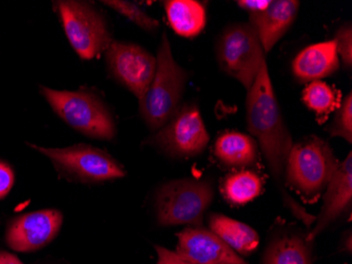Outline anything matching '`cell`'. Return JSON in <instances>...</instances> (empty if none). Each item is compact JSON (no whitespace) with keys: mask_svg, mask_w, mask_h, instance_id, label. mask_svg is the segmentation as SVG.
Instances as JSON below:
<instances>
[{"mask_svg":"<svg viewBox=\"0 0 352 264\" xmlns=\"http://www.w3.org/2000/svg\"><path fill=\"white\" fill-rule=\"evenodd\" d=\"M219 68L249 90L254 83L266 53L255 28L249 21L231 23L221 32L215 45Z\"/></svg>","mask_w":352,"mask_h":264,"instance_id":"obj_4","label":"cell"},{"mask_svg":"<svg viewBox=\"0 0 352 264\" xmlns=\"http://www.w3.org/2000/svg\"><path fill=\"white\" fill-rule=\"evenodd\" d=\"M264 180L258 172L242 170L229 174L221 185V192L233 205H244L263 192Z\"/></svg>","mask_w":352,"mask_h":264,"instance_id":"obj_20","label":"cell"},{"mask_svg":"<svg viewBox=\"0 0 352 264\" xmlns=\"http://www.w3.org/2000/svg\"><path fill=\"white\" fill-rule=\"evenodd\" d=\"M212 181L183 179L164 184L156 194L158 223L164 226H201L204 214L212 203Z\"/></svg>","mask_w":352,"mask_h":264,"instance_id":"obj_5","label":"cell"},{"mask_svg":"<svg viewBox=\"0 0 352 264\" xmlns=\"http://www.w3.org/2000/svg\"><path fill=\"white\" fill-rule=\"evenodd\" d=\"M210 141L199 107L183 105L167 124L155 131L147 142L177 158H193L205 152Z\"/></svg>","mask_w":352,"mask_h":264,"instance_id":"obj_8","label":"cell"},{"mask_svg":"<svg viewBox=\"0 0 352 264\" xmlns=\"http://www.w3.org/2000/svg\"><path fill=\"white\" fill-rule=\"evenodd\" d=\"M302 102L316 113L318 122L324 123L330 113L339 108L341 94L325 81H311L302 92Z\"/></svg>","mask_w":352,"mask_h":264,"instance_id":"obj_21","label":"cell"},{"mask_svg":"<svg viewBox=\"0 0 352 264\" xmlns=\"http://www.w3.org/2000/svg\"><path fill=\"white\" fill-rule=\"evenodd\" d=\"M102 3L108 6L111 9H113L118 13L122 14L126 19H129L132 23H135L138 27L146 30V31H156L160 27V23L156 19L150 17L136 3L124 1V0H108V1H102Z\"/></svg>","mask_w":352,"mask_h":264,"instance_id":"obj_22","label":"cell"},{"mask_svg":"<svg viewBox=\"0 0 352 264\" xmlns=\"http://www.w3.org/2000/svg\"><path fill=\"white\" fill-rule=\"evenodd\" d=\"M330 136L352 142V93L343 97L339 108L336 110L333 121L328 128Z\"/></svg>","mask_w":352,"mask_h":264,"instance_id":"obj_23","label":"cell"},{"mask_svg":"<svg viewBox=\"0 0 352 264\" xmlns=\"http://www.w3.org/2000/svg\"><path fill=\"white\" fill-rule=\"evenodd\" d=\"M14 184V174L9 165L0 162V200L9 194Z\"/></svg>","mask_w":352,"mask_h":264,"instance_id":"obj_25","label":"cell"},{"mask_svg":"<svg viewBox=\"0 0 352 264\" xmlns=\"http://www.w3.org/2000/svg\"><path fill=\"white\" fill-rule=\"evenodd\" d=\"M300 1L296 0H271L266 11L249 17V23L258 32L266 54L274 49L294 25Z\"/></svg>","mask_w":352,"mask_h":264,"instance_id":"obj_15","label":"cell"},{"mask_svg":"<svg viewBox=\"0 0 352 264\" xmlns=\"http://www.w3.org/2000/svg\"><path fill=\"white\" fill-rule=\"evenodd\" d=\"M186 81L187 73L174 61L169 39L164 32L156 57L153 81L140 100V114L154 132L167 124L179 110Z\"/></svg>","mask_w":352,"mask_h":264,"instance_id":"obj_3","label":"cell"},{"mask_svg":"<svg viewBox=\"0 0 352 264\" xmlns=\"http://www.w3.org/2000/svg\"><path fill=\"white\" fill-rule=\"evenodd\" d=\"M109 70L138 101L149 89L156 71V57L135 43L112 41L106 50Z\"/></svg>","mask_w":352,"mask_h":264,"instance_id":"obj_10","label":"cell"},{"mask_svg":"<svg viewBox=\"0 0 352 264\" xmlns=\"http://www.w3.org/2000/svg\"><path fill=\"white\" fill-rule=\"evenodd\" d=\"M246 121L249 132L262 150L285 207L306 227H310L316 217L298 203L285 188V168L294 141L280 112L267 63L263 65L252 86L247 90Z\"/></svg>","mask_w":352,"mask_h":264,"instance_id":"obj_1","label":"cell"},{"mask_svg":"<svg viewBox=\"0 0 352 264\" xmlns=\"http://www.w3.org/2000/svg\"><path fill=\"white\" fill-rule=\"evenodd\" d=\"M174 253L193 264H250L229 247L212 230L191 226L177 235Z\"/></svg>","mask_w":352,"mask_h":264,"instance_id":"obj_11","label":"cell"},{"mask_svg":"<svg viewBox=\"0 0 352 264\" xmlns=\"http://www.w3.org/2000/svg\"><path fill=\"white\" fill-rule=\"evenodd\" d=\"M54 7L71 45L82 59H94L113 41L102 16L88 3L60 0Z\"/></svg>","mask_w":352,"mask_h":264,"instance_id":"obj_7","label":"cell"},{"mask_svg":"<svg viewBox=\"0 0 352 264\" xmlns=\"http://www.w3.org/2000/svg\"><path fill=\"white\" fill-rule=\"evenodd\" d=\"M258 143L252 136L239 131H227L217 138L214 154L227 167H253L258 159Z\"/></svg>","mask_w":352,"mask_h":264,"instance_id":"obj_17","label":"cell"},{"mask_svg":"<svg viewBox=\"0 0 352 264\" xmlns=\"http://www.w3.org/2000/svg\"><path fill=\"white\" fill-rule=\"evenodd\" d=\"M270 1L271 0H239L236 1V5L247 12L249 17H252L266 11L267 8L270 5Z\"/></svg>","mask_w":352,"mask_h":264,"instance_id":"obj_26","label":"cell"},{"mask_svg":"<svg viewBox=\"0 0 352 264\" xmlns=\"http://www.w3.org/2000/svg\"><path fill=\"white\" fill-rule=\"evenodd\" d=\"M61 223L63 214L58 210H39L23 214L8 227V245L23 253L37 251L56 237Z\"/></svg>","mask_w":352,"mask_h":264,"instance_id":"obj_12","label":"cell"},{"mask_svg":"<svg viewBox=\"0 0 352 264\" xmlns=\"http://www.w3.org/2000/svg\"><path fill=\"white\" fill-rule=\"evenodd\" d=\"M339 166L331 147L312 136L294 144L285 168V186L306 203H316Z\"/></svg>","mask_w":352,"mask_h":264,"instance_id":"obj_2","label":"cell"},{"mask_svg":"<svg viewBox=\"0 0 352 264\" xmlns=\"http://www.w3.org/2000/svg\"><path fill=\"white\" fill-rule=\"evenodd\" d=\"M339 68L340 57L333 39L308 45L294 57L292 65V73L300 83L321 81Z\"/></svg>","mask_w":352,"mask_h":264,"instance_id":"obj_16","label":"cell"},{"mask_svg":"<svg viewBox=\"0 0 352 264\" xmlns=\"http://www.w3.org/2000/svg\"><path fill=\"white\" fill-rule=\"evenodd\" d=\"M155 249L158 256L157 264H193L181 259L174 252L168 251L165 247L155 246Z\"/></svg>","mask_w":352,"mask_h":264,"instance_id":"obj_27","label":"cell"},{"mask_svg":"<svg viewBox=\"0 0 352 264\" xmlns=\"http://www.w3.org/2000/svg\"><path fill=\"white\" fill-rule=\"evenodd\" d=\"M209 230L239 256L251 255L260 245V236L256 230L223 214H210Z\"/></svg>","mask_w":352,"mask_h":264,"instance_id":"obj_18","label":"cell"},{"mask_svg":"<svg viewBox=\"0 0 352 264\" xmlns=\"http://www.w3.org/2000/svg\"><path fill=\"white\" fill-rule=\"evenodd\" d=\"M41 93L53 110L73 129L98 140H112L116 123L106 105L86 91H58L41 87Z\"/></svg>","mask_w":352,"mask_h":264,"instance_id":"obj_6","label":"cell"},{"mask_svg":"<svg viewBox=\"0 0 352 264\" xmlns=\"http://www.w3.org/2000/svg\"><path fill=\"white\" fill-rule=\"evenodd\" d=\"M50 159L61 172L85 182H104L124 176V168L110 154L90 145L45 148L31 145Z\"/></svg>","mask_w":352,"mask_h":264,"instance_id":"obj_9","label":"cell"},{"mask_svg":"<svg viewBox=\"0 0 352 264\" xmlns=\"http://www.w3.org/2000/svg\"><path fill=\"white\" fill-rule=\"evenodd\" d=\"M0 264H23L15 256L6 252H0Z\"/></svg>","mask_w":352,"mask_h":264,"instance_id":"obj_28","label":"cell"},{"mask_svg":"<svg viewBox=\"0 0 352 264\" xmlns=\"http://www.w3.org/2000/svg\"><path fill=\"white\" fill-rule=\"evenodd\" d=\"M352 205V156L339 163L323 196V206L314 222V226L307 234V239L314 241L324 230L337 221L346 212H350Z\"/></svg>","mask_w":352,"mask_h":264,"instance_id":"obj_13","label":"cell"},{"mask_svg":"<svg viewBox=\"0 0 352 264\" xmlns=\"http://www.w3.org/2000/svg\"><path fill=\"white\" fill-rule=\"evenodd\" d=\"M334 43L337 47L338 54L341 57L344 68L351 70L352 68V28L348 23L338 29Z\"/></svg>","mask_w":352,"mask_h":264,"instance_id":"obj_24","label":"cell"},{"mask_svg":"<svg viewBox=\"0 0 352 264\" xmlns=\"http://www.w3.org/2000/svg\"><path fill=\"white\" fill-rule=\"evenodd\" d=\"M168 23L176 34L190 39L199 35L205 28L206 10L195 0H170L165 1Z\"/></svg>","mask_w":352,"mask_h":264,"instance_id":"obj_19","label":"cell"},{"mask_svg":"<svg viewBox=\"0 0 352 264\" xmlns=\"http://www.w3.org/2000/svg\"><path fill=\"white\" fill-rule=\"evenodd\" d=\"M314 241L298 228L280 225L271 233L263 264H314Z\"/></svg>","mask_w":352,"mask_h":264,"instance_id":"obj_14","label":"cell"}]
</instances>
